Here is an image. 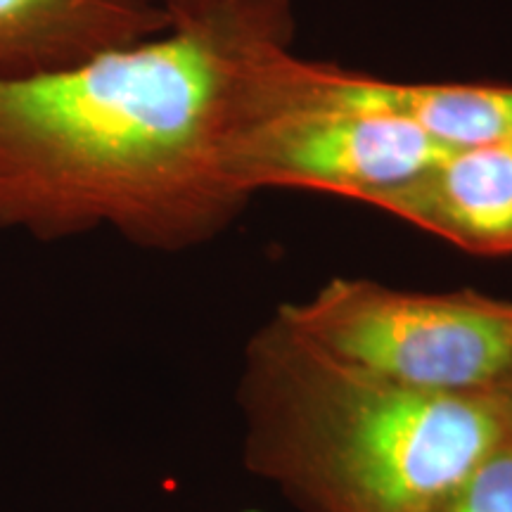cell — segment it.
<instances>
[{
	"instance_id": "6da1fadb",
	"label": "cell",
	"mask_w": 512,
	"mask_h": 512,
	"mask_svg": "<svg viewBox=\"0 0 512 512\" xmlns=\"http://www.w3.org/2000/svg\"><path fill=\"white\" fill-rule=\"evenodd\" d=\"M278 0H240L55 72L0 81V228L60 238L110 223L140 245L204 238L242 197L226 147Z\"/></svg>"
},
{
	"instance_id": "7a4b0ae2",
	"label": "cell",
	"mask_w": 512,
	"mask_h": 512,
	"mask_svg": "<svg viewBox=\"0 0 512 512\" xmlns=\"http://www.w3.org/2000/svg\"><path fill=\"white\" fill-rule=\"evenodd\" d=\"M247 456L306 512H434L512 437V394L363 373L275 318L249 347Z\"/></svg>"
},
{
	"instance_id": "3957f363",
	"label": "cell",
	"mask_w": 512,
	"mask_h": 512,
	"mask_svg": "<svg viewBox=\"0 0 512 512\" xmlns=\"http://www.w3.org/2000/svg\"><path fill=\"white\" fill-rule=\"evenodd\" d=\"M278 318L363 373L430 392H482L512 373V304L337 278Z\"/></svg>"
},
{
	"instance_id": "277c9868",
	"label": "cell",
	"mask_w": 512,
	"mask_h": 512,
	"mask_svg": "<svg viewBox=\"0 0 512 512\" xmlns=\"http://www.w3.org/2000/svg\"><path fill=\"white\" fill-rule=\"evenodd\" d=\"M448 150L392 117L245 95L226 147V178L242 200L261 188H299L373 204L425 174Z\"/></svg>"
},
{
	"instance_id": "5b68a950",
	"label": "cell",
	"mask_w": 512,
	"mask_h": 512,
	"mask_svg": "<svg viewBox=\"0 0 512 512\" xmlns=\"http://www.w3.org/2000/svg\"><path fill=\"white\" fill-rule=\"evenodd\" d=\"M247 100L380 114L420 128L451 150L512 140V86L373 79L297 60L287 55L285 41L266 43L256 53L247 72Z\"/></svg>"
},
{
	"instance_id": "8992f818",
	"label": "cell",
	"mask_w": 512,
	"mask_h": 512,
	"mask_svg": "<svg viewBox=\"0 0 512 512\" xmlns=\"http://www.w3.org/2000/svg\"><path fill=\"white\" fill-rule=\"evenodd\" d=\"M370 207L472 254H512V140L448 150Z\"/></svg>"
},
{
	"instance_id": "52a82bcc",
	"label": "cell",
	"mask_w": 512,
	"mask_h": 512,
	"mask_svg": "<svg viewBox=\"0 0 512 512\" xmlns=\"http://www.w3.org/2000/svg\"><path fill=\"white\" fill-rule=\"evenodd\" d=\"M171 27L162 0H0V81L72 67Z\"/></svg>"
},
{
	"instance_id": "ba28073f",
	"label": "cell",
	"mask_w": 512,
	"mask_h": 512,
	"mask_svg": "<svg viewBox=\"0 0 512 512\" xmlns=\"http://www.w3.org/2000/svg\"><path fill=\"white\" fill-rule=\"evenodd\" d=\"M434 512H512V437L479 463Z\"/></svg>"
},
{
	"instance_id": "9c48e42d",
	"label": "cell",
	"mask_w": 512,
	"mask_h": 512,
	"mask_svg": "<svg viewBox=\"0 0 512 512\" xmlns=\"http://www.w3.org/2000/svg\"><path fill=\"white\" fill-rule=\"evenodd\" d=\"M235 3H240V0H162V5L166 12H169L174 27H178V24L209 19L219 15V12L230 10Z\"/></svg>"
},
{
	"instance_id": "30bf717a",
	"label": "cell",
	"mask_w": 512,
	"mask_h": 512,
	"mask_svg": "<svg viewBox=\"0 0 512 512\" xmlns=\"http://www.w3.org/2000/svg\"><path fill=\"white\" fill-rule=\"evenodd\" d=\"M501 387H505V389H508V392L512 394V373H510V377H508V380H505V382L501 384Z\"/></svg>"
}]
</instances>
